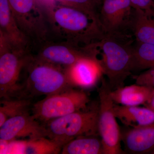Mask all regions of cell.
Listing matches in <instances>:
<instances>
[{"instance_id":"obj_2","label":"cell","mask_w":154,"mask_h":154,"mask_svg":"<svg viewBox=\"0 0 154 154\" xmlns=\"http://www.w3.org/2000/svg\"><path fill=\"white\" fill-rule=\"evenodd\" d=\"M131 36L105 35L96 42L101 52L99 63L103 75L111 91L124 86L125 82L133 72L132 40Z\"/></svg>"},{"instance_id":"obj_23","label":"cell","mask_w":154,"mask_h":154,"mask_svg":"<svg viewBox=\"0 0 154 154\" xmlns=\"http://www.w3.org/2000/svg\"><path fill=\"white\" fill-rule=\"evenodd\" d=\"M131 6L134 10L144 11L150 16H154V0H130Z\"/></svg>"},{"instance_id":"obj_7","label":"cell","mask_w":154,"mask_h":154,"mask_svg":"<svg viewBox=\"0 0 154 154\" xmlns=\"http://www.w3.org/2000/svg\"><path fill=\"white\" fill-rule=\"evenodd\" d=\"M101 81L98 90V128L105 154H126L121 148V131L114 113V103L110 95L112 91L103 76Z\"/></svg>"},{"instance_id":"obj_24","label":"cell","mask_w":154,"mask_h":154,"mask_svg":"<svg viewBox=\"0 0 154 154\" xmlns=\"http://www.w3.org/2000/svg\"><path fill=\"white\" fill-rule=\"evenodd\" d=\"M27 140L9 141L7 154H25Z\"/></svg>"},{"instance_id":"obj_10","label":"cell","mask_w":154,"mask_h":154,"mask_svg":"<svg viewBox=\"0 0 154 154\" xmlns=\"http://www.w3.org/2000/svg\"><path fill=\"white\" fill-rule=\"evenodd\" d=\"M46 137L44 124L30 112L8 119L0 126V139L8 141Z\"/></svg>"},{"instance_id":"obj_5","label":"cell","mask_w":154,"mask_h":154,"mask_svg":"<svg viewBox=\"0 0 154 154\" xmlns=\"http://www.w3.org/2000/svg\"><path fill=\"white\" fill-rule=\"evenodd\" d=\"M90 102V97L84 90L69 87L46 96L33 104L31 113L36 119L45 124L53 119L85 109Z\"/></svg>"},{"instance_id":"obj_4","label":"cell","mask_w":154,"mask_h":154,"mask_svg":"<svg viewBox=\"0 0 154 154\" xmlns=\"http://www.w3.org/2000/svg\"><path fill=\"white\" fill-rule=\"evenodd\" d=\"M99 114L98 102L84 110L51 120L44 124L46 137L63 147L79 137L99 135Z\"/></svg>"},{"instance_id":"obj_6","label":"cell","mask_w":154,"mask_h":154,"mask_svg":"<svg viewBox=\"0 0 154 154\" xmlns=\"http://www.w3.org/2000/svg\"><path fill=\"white\" fill-rule=\"evenodd\" d=\"M32 56L16 48L0 33V98H20L19 78Z\"/></svg>"},{"instance_id":"obj_17","label":"cell","mask_w":154,"mask_h":154,"mask_svg":"<svg viewBox=\"0 0 154 154\" xmlns=\"http://www.w3.org/2000/svg\"><path fill=\"white\" fill-rule=\"evenodd\" d=\"M62 154H105L99 135L79 137L71 140L62 149Z\"/></svg>"},{"instance_id":"obj_1","label":"cell","mask_w":154,"mask_h":154,"mask_svg":"<svg viewBox=\"0 0 154 154\" xmlns=\"http://www.w3.org/2000/svg\"><path fill=\"white\" fill-rule=\"evenodd\" d=\"M44 5L55 33L66 42L88 46L98 42L105 35L99 21L84 11L54 3Z\"/></svg>"},{"instance_id":"obj_14","label":"cell","mask_w":154,"mask_h":154,"mask_svg":"<svg viewBox=\"0 0 154 154\" xmlns=\"http://www.w3.org/2000/svg\"><path fill=\"white\" fill-rule=\"evenodd\" d=\"M154 94V88L135 84L111 91L110 95L115 104L133 106L144 105Z\"/></svg>"},{"instance_id":"obj_20","label":"cell","mask_w":154,"mask_h":154,"mask_svg":"<svg viewBox=\"0 0 154 154\" xmlns=\"http://www.w3.org/2000/svg\"><path fill=\"white\" fill-rule=\"evenodd\" d=\"M63 147L46 137L27 140L25 154H58Z\"/></svg>"},{"instance_id":"obj_27","label":"cell","mask_w":154,"mask_h":154,"mask_svg":"<svg viewBox=\"0 0 154 154\" xmlns=\"http://www.w3.org/2000/svg\"></svg>"},{"instance_id":"obj_13","label":"cell","mask_w":154,"mask_h":154,"mask_svg":"<svg viewBox=\"0 0 154 154\" xmlns=\"http://www.w3.org/2000/svg\"><path fill=\"white\" fill-rule=\"evenodd\" d=\"M0 33L14 47L27 51L29 38L19 28L8 0H0Z\"/></svg>"},{"instance_id":"obj_3","label":"cell","mask_w":154,"mask_h":154,"mask_svg":"<svg viewBox=\"0 0 154 154\" xmlns=\"http://www.w3.org/2000/svg\"><path fill=\"white\" fill-rule=\"evenodd\" d=\"M25 69L27 75L22 84L20 98L49 96L71 87L62 67L31 56Z\"/></svg>"},{"instance_id":"obj_11","label":"cell","mask_w":154,"mask_h":154,"mask_svg":"<svg viewBox=\"0 0 154 154\" xmlns=\"http://www.w3.org/2000/svg\"><path fill=\"white\" fill-rule=\"evenodd\" d=\"M64 69L69 85L83 90L95 87L103 76L97 58H84Z\"/></svg>"},{"instance_id":"obj_22","label":"cell","mask_w":154,"mask_h":154,"mask_svg":"<svg viewBox=\"0 0 154 154\" xmlns=\"http://www.w3.org/2000/svg\"><path fill=\"white\" fill-rule=\"evenodd\" d=\"M135 84L154 88V68L146 70L140 74L132 75Z\"/></svg>"},{"instance_id":"obj_19","label":"cell","mask_w":154,"mask_h":154,"mask_svg":"<svg viewBox=\"0 0 154 154\" xmlns=\"http://www.w3.org/2000/svg\"><path fill=\"white\" fill-rule=\"evenodd\" d=\"M154 68V45L137 42L133 49V71Z\"/></svg>"},{"instance_id":"obj_16","label":"cell","mask_w":154,"mask_h":154,"mask_svg":"<svg viewBox=\"0 0 154 154\" xmlns=\"http://www.w3.org/2000/svg\"><path fill=\"white\" fill-rule=\"evenodd\" d=\"M130 30L136 42L154 45V16L134 9Z\"/></svg>"},{"instance_id":"obj_18","label":"cell","mask_w":154,"mask_h":154,"mask_svg":"<svg viewBox=\"0 0 154 154\" xmlns=\"http://www.w3.org/2000/svg\"><path fill=\"white\" fill-rule=\"evenodd\" d=\"M0 104V126L9 119L31 110L30 99L18 98L3 99Z\"/></svg>"},{"instance_id":"obj_15","label":"cell","mask_w":154,"mask_h":154,"mask_svg":"<svg viewBox=\"0 0 154 154\" xmlns=\"http://www.w3.org/2000/svg\"><path fill=\"white\" fill-rule=\"evenodd\" d=\"M113 110L116 117L125 126L137 128L154 122V110L139 106H124L114 104Z\"/></svg>"},{"instance_id":"obj_8","label":"cell","mask_w":154,"mask_h":154,"mask_svg":"<svg viewBox=\"0 0 154 154\" xmlns=\"http://www.w3.org/2000/svg\"><path fill=\"white\" fill-rule=\"evenodd\" d=\"M134 9L130 0H102L99 19L105 35H130V30Z\"/></svg>"},{"instance_id":"obj_12","label":"cell","mask_w":154,"mask_h":154,"mask_svg":"<svg viewBox=\"0 0 154 154\" xmlns=\"http://www.w3.org/2000/svg\"><path fill=\"white\" fill-rule=\"evenodd\" d=\"M121 132V140L127 154H152L154 151V122Z\"/></svg>"},{"instance_id":"obj_28","label":"cell","mask_w":154,"mask_h":154,"mask_svg":"<svg viewBox=\"0 0 154 154\" xmlns=\"http://www.w3.org/2000/svg\"></svg>"},{"instance_id":"obj_21","label":"cell","mask_w":154,"mask_h":154,"mask_svg":"<svg viewBox=\"0 0 154 154\" xmlns=\"http://www.w3.org/2000/svg\"><path fill=\"white\" fill-rule=\"evenodd\" d=\"M42 5L56 3L84 11L99 21L98 9L102 0H38Z\"/></svg>"},{"instance_id":"obj_25","label":"cell","mask_w":154,"mask_h":154,"mask_svg":"<svg viewBox=\"0 0 154 154\" xmlns=\"http://www.w3.org/2000/svg\"><path fill=\"white\" fill-rule=\"evenodd\" d=\"M9 141L0 139V154H7Z\"/></svg>"},{"instance_id":"obj_9","label":"cell","mask_w":154,"mask_h":154,"mask_svg":"<svg viewBox=\"0 0 154 154\" xmlns=\"http://www.w3.org/2000/svg\"><path fill=\"white\" fill-rule=\"evenodd\" d=\"M35 57L63 68L72 65L84 58H97L91 45L80 47L66 42L61 43H45Z\"/></svg>"},{"instance_id":"obj_26","label":"cell","mask_w":154,"mask_h":154,"mask_svg":"<svg viewBox=\"0 0 154 154\" xmlns=\"http://www.w3.org/2000/svg\"><path fill=\"white\" fill-rule=\"evenodd\" d=\"M144 106L154 110V94L150 100Z\"/></svg>"}]
</instances>
